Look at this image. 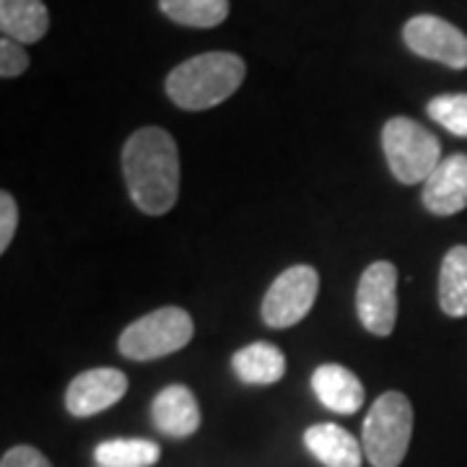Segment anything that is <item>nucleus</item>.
Masks as SVG:
<instances>
[{"mask_svg":"<svg viewBox=\"0 0 467 467\" xmlns=\"http://www.w3.org/2000/svg\"><path fill=\"white\" fill-rule=\"evenodd\" d=\"M130 201L149 216H164L180 198V150L164 128L135 130L122 149Z\"/></svg>","mask_w":467,"mask_h":467,"instance_id":"obj_1","label":"nucleus"},{"mask_svg":"<svg viewBox=\"0 0 467 467\" xmlns=\"http://www.w3.org/2000/svg\"><path fill=\"white\" fill-rule=\"evenodd\" d=\"M247 66L234 52H202L167 76V97L187 112L218 107L244 84Z\"/></svg>","mask_w":467,"mask_h":467,"instance_id":"obj_2","label":"nucleus"},{"mask_svg":"<svg viewBox=\"0 0 467 467\" xmlns=\"http://www.w3.org/2000/svg\"><path fill=\"white\" fill-rule=\"evenodd\" d=\"M413 436V405L402 392H384L364 420V454L371 467H400Z\"/></svg>","mask_w":467,"mask_h":467,"instance_id":"obj_3","label":"nucleus"},{"mask_svg":"<svg viewBox=\"0 0 467 467\" xmlns=\"http://www.w3.org/2000/svg\"><path fill=\"white\" fill-rule=\"evenodd\" d=\"M382 149L389 171L402 184L426 182L441 164V143L410 117H392L382 128Z\"/></svg>","mask_w":467,"mask_h":467,"instance_id":"obj_4","label":"nucleus"},{"mask_svg":"<svg viewBox=\"0 0 467 467\" xmlns=\"http://www.w3.org/2000/svg\"><path fill=\"white\" fill-rule=\"evenodd\" d=\"M192 317L182 306H161L128 325L117 340V348L130 361H153L182 350L192 340Z\"/></svg>","mask_w":467,"mask_h":467,"instance_id":"obj_5","label":"nucleus"},{"mask_svg":"<svg viewBox=\"0 0 467 467\" xmlns=\"http://www.w3.org/2000/svg\"><path fill=\"white\" fill-rule=\"evenodd\" d=\"M319 291V275L312 265L284 270L263 299V322L267 327H291L309 315Z\"/></svg>","mask_w":467,"mask_h":467,"instance_id":"obj_6","label":"nucleus"},{"mask_svg":"<svg viewBox=\"0 0 467 467\" xmlns=\"http://www.w3.org/2000/svg\"><path fill=\"white\" fill-rule=\"evenodd\" d=\"M356 309L368 333L377 337L392 335L398 322V267L387 260L371 263L358 278Z\"/></svg>","mask_w":467,"mask_h":467,"instance_id":"obj_7","label":"nucleus"},{"mask_svg":"<svg viewBox=\"0 0 467 467\" xmlns=\"http://www.w3.org/2000/svg\"><path fill=\"white\" fill-rule=\"evenodd\" d=\"M402 42L418 57L441 63L451 70L467 67V34L450 24L447 18L429 16V14L413 16L402 26Z\"/></svg>","mask_w":467,"mask_h":467,"instance_id":"obj_8","label":"nucleus"},{"mask_svg":"<svg viewBox=\"0 0 467 467\" xmlns=\"http://www.w3.org/2000/svg\"><path fill=\"white\" fill-rule=\"evenodd\" d=\"M128 392V377L119 368H88L73 377L67 384L66 408L73 418H91L104 413L125 398Z\"/></svg>","mask_w":467,"mask_h":467,"instance_id":"obj_9","label":"nucleus"},{"mask_svg":"<svg viewBox=\"0 0 467 467\" xmlns=\"http://www.w3.org/2000/svg\"><path fill=\"white\" fill-rule=\"evenodd\" d=\"M420 201L434 216H454L467 208V156L451 153L423 182Z\"/></svg>","mask_w":467,"mask_h":467,"instance_id":"obj_10","label":"nucleus"},{"mask_svg":"<svg viewBox=\"0 0 467 467\" xmlns=\"http://www.w3.org/2000/svg\"><path fill=\"white\" fill-rule=\"evenodd\" d=\"M153 426L169 439H190L201 429V405L187 384H169L150 405Z\"/></svg>","mask_w":467,"mask_h":467,"instance_id":"obj_11","label":"nucleus"},{"mask_svg":"<svg viewBox=\"0 0 467 467\" xmlns=\"http://www.w3.org/2000/svg\"><path fill=\"white\" fill-rule=\"evenodd\" d=\"M312 389L327 410L343 413V416L358 413L364 405V398H367L361 379L340 364H322L315 368Z\"/></svg>","mask_w":467,"mask_h":467,"instance_id":"obj_12","label":"nucleus"},{"mask_svg":"<svg viewBox=\"0 0 467 467\" xmlns=\"http://www.w3.org/2000/svg\"><path fill=\"white\" fill-rule=\"evenodd\" d=\"M304 447L325 467H361V444L337 423H315L304 431Z\"/></svg>","mask_w":467,"mask_h":467,"instance_id":"obj_13","label":"nucleus"},{"mask_svg":"<svg viewBox=\"0 0 467 467\" xmlns=\"http://www.w3.org/2000/svg\"><path fill=\"white\" fill-rule=\"evenodd\" d=\"M3 36L18 45H34L50 29V14L42 0H0Z\"/></svg>","mask_w":467,"mask_h":467,"instance_id":"obj_14","label":"nucleus"},{"mask_svg":"<svg viewBox=\"0 0 467 467\" xmlns=\"http://www.w3.org/2000/svg\"><path fill=\"white\" fill-rule=\"evenodd\" d=\"M234 371L244 384H275L285 374L284 350L273 343L257 340L234 353Z\"/></svg>","mask_w":467,"mask_h":467,"instance_id":"obj_15","label":"nucleus"},{"mask_svg":"<svg viewBox=\"0 0 467 467\" xmlns=\"http://www.w3.org/2000/svg\"><path fill=\"white\" fill-rule=\"evenodd\" d=\"M439 306L447 317H467V244L451 247L441 260Z\"/></svg>","mask_w":467,"mask_h":467,"instance_id":"obj_16","label":"nucleus"},{"mask_svg":"<svg viewBox=\"0 0 467 467\" xmlns=\"http://www.w3.org/2000/svg\"><path fill=\"white\" fill-rule=\"evenodd\" d=\"M167 18L192 29H213L229 18V0H159Z\"/></svg>","mask_w":467,"mask_h":467,"instance_id":"obj_17","label":"nucleus"},{"mask_svg":"<svg viewBox=\"0 0 467 467\" xmlns=\"http://www.w3.org/2000/svg\"><path fill=\"white\" fill-rule=\"evenodd\" d=\"M161 447L150 439H109L94 450L97 465L150 467L159 462Z\"/></svg>","mask_w":467,"mask_h":467,"instance_id":"obj_18","label":"nucleus"},{"mask_svg":"<svg viewBox=\"0 0 467 467\" xmlns=\"http://www.w3.org/2000/svg\"><path fill=\"white\" fill-rule=\"evenodd\" d=\"M429 117L450 133L467 138V94H441L426 107Z\"/></svg>","mask_w":467,"mask_h":467,"instance_id":"obj_19","label":"nucleus"},{"mask_svg":"<svg viewBox=\"0 0 467 467\" xmlns=\"http://www.w3.org/2000/svg\"><path fill=\"white\" fill-rule=\"evenodd\" d=\"M26 67H29V55H26V50L18 42H14V39L3 36L0 39V76L3 78H16Z\"/></svg>","mask_w":467,"mask_h":467,"instance_id":"obj_20","label":"nucleus"},{"mask_svg":"<svg viewBox=\"0 0 467 467\" xmlns=\"http://www.w3.org/2000/svg\"><path fill=\"white\" fill-rule=\"evenodd\" d=\"M18 226V205L11 192H0V252H5L14 242Z\"/></svg>","mask_w":467,"mask_h":467,"instance_id":"obj_21","label":"nucleus"},{"mask_svg":"<svg viewBox=\"0 0 467 467\" xmlns=\"http://www.w3.org/2000/svg\"><path fill=\"white\" fill-rule=\"evenodd\" d=\"M0 467H52V462L36 447L18 444V447H11L3 454Z\"/></svg>","mask_w":467,"mask_h":467,"instance_id":"obj_22","label":"nucleus"},{"mask_svg":"<svg viewBox=\"0 0 467 467\" xmlns=\"http://www.w3.org/2000/svg\"><path fill=\"white\" fill-rule=\"evenodd\" d=\"M97 467H109V465H97Z\"/></svg>","mask_w":467,"mask_h":467,"instance_id":"obj_23","label":"nucleus"}]
</instances>
